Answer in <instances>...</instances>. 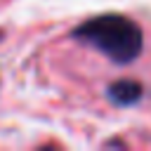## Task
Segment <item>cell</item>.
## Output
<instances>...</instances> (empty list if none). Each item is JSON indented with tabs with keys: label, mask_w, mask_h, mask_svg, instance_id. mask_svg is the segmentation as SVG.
I'll return each instance as SVG.
<instances>
[{
	"label": "cell",
	"mask_w": 151,
	"mask_h": 151,
	"mask_svg": "<svg viewBox=\"0 0 151 151\" xmlns=\"http://www.w3.org/2000/svg\"><path fill=\"white\" fill-rule=\"evenodd\" d=\"M73 35L104 52L113 64H130L142 52V28L123 14H99L80 24Z\"/></svg>",
	"instance_id": "cell-1"
},
{
	"label": "cell",
	"mask_w": 151,
	"mask_h": 151,
	"mask_svg": "<svg viewBox=\"0 0 151 151\" xmlns=\"http://www.w3.org/2000/svg\"><path fill=\"white\" fill-rule=\"evenodd\" d=\"M109 99L118 106H132L142 99V85L137 80H130V78H123V80H116L109 85L106 90Z\"/></svg>",
	"instance_id": "cell-2"
}]
</instances>
